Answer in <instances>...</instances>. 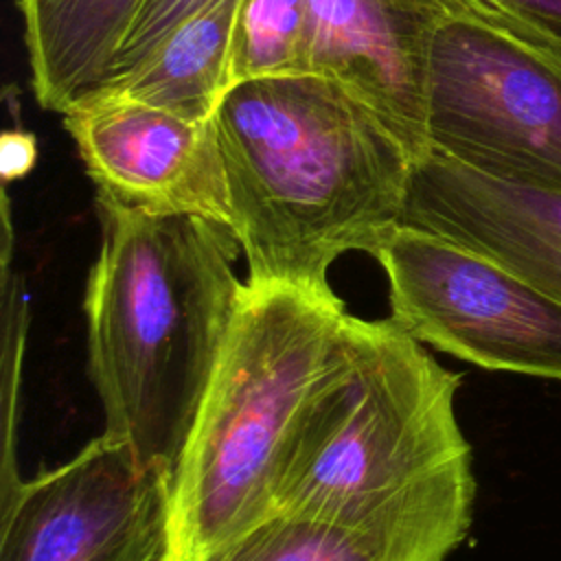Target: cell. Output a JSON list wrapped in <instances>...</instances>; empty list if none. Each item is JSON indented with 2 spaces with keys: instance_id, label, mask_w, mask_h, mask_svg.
Segmentation results:
<instances>
[{
  "instance_id": "cell-2",
  "label": "cell",
  "mask_w": 561,
  "mask_h": 561,
  "mask_svg": "<svg viewBox=\"0 0 561 561\" xmlns=\"http://www.w3.org/2000/svg\"><path fill=\"white\" fill-rule=\"evenodd\" d=\"M101 245L85 285L88 373L105 432L173 476L243 280L230 226L151 215L96 195Z\"/></svg>"
},
{
  "instance_id": "cell-18",
  "label": "cell",
  "mask_w": 561,
  "mask_h": 561,
  "mask_svg": "<svg viewBox=\"0 0 561 561\" xmlns=\"http://www.w3.org/2000/svg\"><path fill=\"white\" fill-rule=\"evenodd\" d=\"M35 162V140L24 131H7L2 136V173L4 178L24 175Z\"/></svg>"
},
{
  "instance_id": "cell-15",
  "label": "cell",
  "mask_w": 561,
  "mask_h": 561,
  "mask_svg": "<svg viewBox=\"0 0 561 561\" xmlns=\"http://www.w3.org/2000/svg\"><path fill=\"white\" fill-rule=\"evenodd\" d=\"M449 15L476 20L561 57V0H443Z\"/></svg>"
},
{
  "instance_id": "cell-6",
  "label": "cell",
  "mask_w": 561,
  "mask_h": 561,
  "mask_svg": "<svg viewBox=\"0 0 561 561\" xmlns=\"http://www.w3.org/2000/svg\"><path fill=\"white\" fill-rule=\"evenodd\" d=\"M373 256L390 318L423 344L489 370L561 381V302L495 261L427 230L394 226Z\"/></svg>"
},
{
  "instance_id": "cell-13",
  "label": "cell",
  "mask_w": 561,
  "mask_h": 561,
  "mask_svg": "<svg viewBox=\"0 0 561 561\" xmlns=\"http://www.w3.org/2000/svg\"><path fill=\"white\" fill-rule=\"evenodd\" d=\"M467 535L434 522L357 526L274 511L208 561H445Z\"/></svg>"
},
{
  "instance_id": "cell-14",
  "label": "cell",
  "mask_w": 561,
  "mask_h": 561,
  "mask_svg": "<svg viewBox=\"0 0 561 561\" xmlns=\"http://www.w3.org/2000/svg\"><path fill=\"white\" fill-rule=\"evenodd\" d=\"M305 72H309V0H243L232 48V85Z\"/></svg>"
},
{
  "instance_id": "cell-5",
  "label": "cell",
  "mask_w": 561,
  "mask_h": 561,
  "mask_svg": "<svg viewBox=\"0 0 561 561\" xmlns=\"http://www.w3.org/2000/svg\"><path fill=\"white\" fill-rule=\"evenodd\" d=\"M427 140L484 175L561 193V57L449 15L432 46Z\"/></svg>"
},
{
  "instance_id": "cell-17",
  "label": "cell",
  "mask_w": 561,
  "mask_h": 561,
  "mask_svg": "<svg viewBox=\"0 0 561 561\" xmlns=\"http://www.w3.org/2000/svg\"><path fill=\"white\" fill-rule=\"evenodd\" d=\"M210 0H145L129 33L125 35L107 77L138 64L171 28ZM105 77V79H107ZM103 79V81H105Z\"/></svg>"
},
{
  "instance_id": "cell-11",
  "label": "cell",
  "mask_w": 561,
  "mask_h": 561,
  "mask_svg": "<svg viewBox=\"0 0 561 561\" xmlns=\"http://www.w3.org/2000/svg\"><path fill=\"white\" fill-rule=\"evenodd\" d=\"M243 0H210L171 28L138 64L90 92L125 96L208 121L232 88V48ZM83 96V94H81Z\"/></svg>"
},
{
  "instance_id": "cell-1",
  "label": "cell",
  "mask_w": 561,
  "mask_h": 561,
  "mask_svg": "<svg viewBox=\"0 0 561 561\" xmlns=\"http://www.w3.org/2000/svg\"><path fill=\"white\" fill-rule=\"evenodd\" d=\"M215 125L245 283L333 291L329 267L353 250L373 256L401 224L416 158L340 81L234 83Z\"/></svg>"
},
{
  "instance_id": "cell-16",
  "label": "cell",
  "mask_w": 561,
  "mask_h": 561,
  "mask_svg": "<svg viewBox=\"0 0 561 561\" xmlns=\"http://www.w3.org/2000/svg\"><path fill=\"white\" fill-rule=\"evenodd\" d=\"M4 386H2V412H4V454H2V493L9 491L18 482V473L11 465L13 447V419H15V401H18V381H20V364L24 348V331H26V298L20 287L15 274L9 272V263L4 261Z\"/></svg>"
},
{
  "instance_id": "cell-9",
  "label": "cell",
  "mask_w": 561,
  "mask_h": 561,
  "mask_svg": "<svg viewBox=\"0 0 561 561\" xmlns=\"http://www.w3.org/2000/svg\"><path fill=\"white\" fill-rule=\"evenodd\" d=\"M443 0H309V72L364 101L419 158L427 151L432 46Z\"/></svg>"
},
{
  "instance_id": "cell-12",
  "label": "cell",
  "mask_w": 561,
  "mask_h": 561,
  "mask_svg": "<svg viewBox=\"0 0 561 561\" xmlns=\"http://www.w3.org/2000/svg\"><path fill=\"white\" fill-rule=\"evenodd\" d=\"M145 0H18L31 88L64 114L110 72Z\"/></svg>"
},
{
  "instance_id": "cell-10",
  "label": "cell",
  "mask_w": 561,
  "mask_h": 561,
  "mask_svg": "<svg viewBox=\"0 0 561 561\" xmlns=\"http://www.w3.org/2000/svg\"><path fill=\"white\" fill-rule=\"evenodd\" d=\"M403 226L473 250L561 302V193L511 184L427 149L412 164Z\"/></svg>"
},
{
  "instance_id": "cell-7",
  "label": "cell",
  "mask_w": 561,
  "mask_h": 561,
  "mask_svg": "<svg viewBox=\"0 0 561 561\" xmlns=\"http://www.w3.org/2000/svg\"><path fill=\"white\" fill-rule=\"evenodd\" d=\"M0 561H164L171 473L107 434L0 493Z\"/></svg>"
},
{
  "instance_id": "cell-3",
  "label": "cell",
  "mask_w": 561,
  "mask_h": 561,
  "mask_svg": "<svg viewBox=\"0 0 561 561\" xmlns=\"http://www.w3.org/2000/svg\"><path fill=\"white\" fill-rule=\"evenodd\" d=\"M460 383L392 318L351 316L346 351L287 443L272 513L469 530L476 476L456 416Z\"/></svg>"
},
{
  "instance_id": "cell-8",
  "label": "cell",
  "mask_w": 561,
  "mask_h": 561,
  "mask_svg": "<svg viewBox=\"0 0 561 561\" xmlns=\"http://www.w3.org/2000/svg\"><path fill=\"white\" fill-rule=\"evenodd\" d=\"M96 195L151 215L230 226L215 116L191 121L125 96L85 92L61 114Z\"/></svg>"
},
{
  "instance_id": "cell-4",
  "label": "cell",
  "mask_w": 561,
  "mask_h": 561,
  "mask_svg": "<svg viewBox=\"0 0 561 561\" xmlns=\"http://www.w3.org/2000/svg\"><path fill=\"white\" fill-rule=\"evenodd\" d=\"M348 333L335 291L243 283L171 476L164 561H208L272 513L287 443Z\"/></svg>"
}]
</instances>
